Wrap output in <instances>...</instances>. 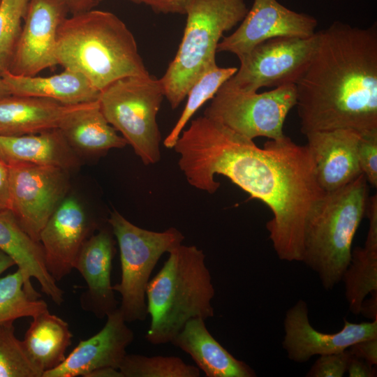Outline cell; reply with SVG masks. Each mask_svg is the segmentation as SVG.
<instances>
[{
    "label": "cell",
    "instance_id": "83f0119b",
    "mask_svg": "<svg viewBox=\"0 0 377 377\" xmlns=\"http://www.w3.org/2000/svg\"><path fill=\"white\" fill-rule=\"evenodd\" d=\"M21 271L0 278V325L13 324L24 317L34 318L48 310L44 300L31 297L24 288Z\"/></svg>",
    "mask_w": 377,
    "mask_h": 377
},
{
    "label": "cell",
    "instance_id": "f546056e",
    "mask_svg": "<svg viewBox=\"0 0 377 377\" xmlns=\"http://www.w3.org/2000/svg\"><path fill=\"white\" fill-rule=\"evenodd\" d=\"M13 324L0 325V377H43Z\"/></svg>",
    "mask_w": 377,
    "mask_h": 377
},
{
    "label": "cell",
    "instance_id": "277c9868",
    "mask_svg": "<svg viewBox=\"0 0 377 377\" xmlns=\"http://www.w3.org/2000/svg\"><path fill=\"white\" fill-rule=\"evenodd\" d=\"M168 253L146 290L151 321L145 339L153 345L170 343L192 318L214 315L215 290L203 251L182 244Z\"/></svg>",
    "mask_w": 377,
    "mask_h": 377
},
{
    "label": "cell",
    "instance_id": "74e56055",
    "mask_svg": "<svg viewBox=\"0 0 377 377\" xmlns=\"http://www.w3.org/2000/svg\"><path fill=\"white\" fill-rule=\"evenodd\" d=\"M10 209V172L8 165L0 159V212Z\"/></svg>",
    "mask_w": 377,
    "mask_h": 377
},
{
    "label": "cell",
    "instance_id": "60d3db41",
    "mask_svg": "<svg viewBox=\"0 0 377 377\" xmlns=\"http://www.w3.org/2000/svg\"><path fill=\"white\" fill-rule=\"evenodd\" d=\"M87 377H123V375L118 369L103 367L92 371Z\"/></svg>",
    "mask_w": 377,
    "mask_h": 377
},
{
    "label": "cell",
    "instance_id": "7c38bea8",
    "mask_svg": "<svg viewBox=\"0 0 377 377\" xmlns=\"http://www.w3.org/2000/svg\"><path fill=\"white\" fill-rule=\"evenodd\" d=\"M66 0H29L9 71L34 76L57 65L58 31L67 18Z\"/></svg>",
    "mask_w": 377,
    "mask_h": 377
},
{
    "label": "cell",
    "instance_id": "2e32d148",
    "mask_svg": "<svg viewBox=\"0 0 377 377\" xmlns=\"http://www.w3.org/2000/svg\"><path fill=\"white\" fill-rule=\"evenodd\" d=\"M103 327L77 346L57 367L43 373V377H87L103 368H119L126 349L134 340V332L127 325L119 308L106 316Z\"/></svg>",
    "mask_w": 377,
    "mask_h": 377
},
{
    "label": "cell",
    "instance_id": "52a82bcc",
    "mask_svg": "<svg viewBox=\"0 0 377 377\" xmlns=\"http://www.w3.org/2000/svg\"><path fill=\"white\" fill-rule=\"evenodd\" d=\"M164 97L161 79L149 73L119 78L100 91V108L107 121L146 165L161 158L156 116Z\"/></svg>",
    "mask_w": 377,
    "mask_h": 377
},
{
    "label": "cell",
    "instance_id": "e575fe53",
    "mask_svg": "<svg viewBox=\"0 0 377 377\" xmlns=\"http://www.w3.org/2000/svg\"><path fill=\"white\" fill-rule=\"evenodd\" d=\"M348 350L352 355L372 365L377 364V337L358 341L351 345Z\"/></svg>",
    "mask_w": 377,
    "mask_h": 377
},
{
    "label": "cell",
    "instance_id": "e0dca14e",
    "mask_svg": "<svg viewBox=\"0 0 377 377\" xmlns=\"http://www.w3.org/2000/svg\"><path fill=\"white\" fill-rule=\"evenodd\" d=\"M114 240L110 225L101 229L84 244L74 266L87 284V290L80 295L81 307L98 319L119 308L111 283Z\"/></svg>",
    "mask_w": 377,
    "mask_h": 377
},
{
    "label": "cell",
    "instance_id": "5b68a950",
    "mask_svg": "<svg viewBox=\"0 0 377 377\" xmlns=\"http://www.w3.org/2000/svg\"><path fill=\"white\" fill-rule=\"evenodd\" d=\"M369 198L368 182L362 173L347 185L325 193L307 223L302 262L318 274L326 290L341 281L349 265Z\"/></svg>",
    "mask_w": 377,
    "mask_h": 377
},
{
    "label": "cell",
    "instance_id": "7a4b0ae2",
    "mask_svg": "<svg viewBox=\"0 0 377 377\" xmlns=\"http://www.w3.org/2000/svg\"><path fill=\"white\" fill-rule=\"evenodd\" d=\"M300 131H377V26L335 21L318 31L311 61L295 84Z\"/></svg>",
    "mask_w": 377,
    "mask_h": 377
},
{
    "label": "cell",
    "instance_id": "6da1fadb",
    "mask_svg": "<svg viewBox=\"0 0 377 377\" xmlns=\"http://www.w3.org/2000/svg\"><path fill=\"white\" fill-rule=\"evenodd\" d=\"M182 133L174 148L188 183L212 194L220 186L215 174L229 178L272 212L266 227L278 258L302 262L307 223L325 193L306 145L284 135L260 148L204 115Z\"/></svg>",
    "mask_w": 377,
    "mask_h": 377
},
{
    "label": "cell",
    "instance_id": "8992f818",
    "mask_svg": "<svg viewBox=\"0 0 377 377\" xmlns=\"http://www.w3.org/2000/svg\"><path fill=\"white\" fill-rule=\"evenodd\" d=\"M248 10L244 0H188L182 39L161 78L172 109L180 105L205 73L217 66L221 38L242 21Z\"/></svg>",
    "mask_w": 377,
    "mask_h": 377
},
{
    "label": "cell",
    "instance_id": "f1b7e54d",
    "mask_svg": "<svg viewBox=\"0 0 377 377\" xmlns=\"http://www.w3.org/2000/svg\"><path fill=\"white\" fill-rule=\"evenodd\" d=\"M123 377H199L196 366L186 364L179 357L126 354L119 368Z\"/></svg>",
    "mask_w": 377,
    "mask_h": 377
},
{
    "label": "cell",
    "instance_id": "44dd1931",
    "mask_svg": "<svg viewBox=\"0 0 377 377\" xmlns=\"http://www.w3.org/2000/svg\"><path fill=\"white\" fill-rule=\"evenodd\" d=\"M83 104L66 105L32 96L1 98L0 135L18 136L59 128L65 118Z\"/></svg>",
    "mask_w": 377,
    "mask_h": 377
},
{
    "label": "cell",
    "instance_id": "cb8c5ba5",
    "mask_svg": "<svg viewBox=\"0 0 377 377\" xmlns=\"http://www.w3.org/2000/svg\"><path fill=\"white\" fill-rule=\"evenodd\" d=\"M59 129L77 154H95L128 144L107 121L98 100L84 103L72 112Z\"/></svg>",
    "mask_w": 377,
    "mask_h": 377
},
{
    "label": "cell",
    "instance_id": "30bf717a",
    "mask_svg": "<svg viewBox=\"0 0 377 377\" xmlns=\"http://www.w3.org/2000/svg\"><path fill=\"white\" fill-rule=\"evenodd\" d=\"M317 43L318 31L308 38L283 36L267 40L238 57L239 68L230 80L246 91L295 85L306 71Z\"/></svg>",
    "mask_w": 377,
    "mask_h": 377
},
{
    "label": "cell",
    "instance_id": "ee69618b",
    "mask_svg": "<svg viewBox=\"0 0 377 377\" xmlns=\"http://www.w3.org/2000/svg\"><path fill=\"white\" fill-rule=\"evenodd\" d=\"M96 1H97L98 2H99V1H102V0H96Z\"/></svg>",
    "mask_w": 377,
    "mask_h": 377
},
{
    "label": "cell",
    "instance_id": "7bdbcfd3",
    "mask_svg": "<svg viewBox=\"0 0 377 377\" xmlns=\"http://www.w3.org/2000/svg\"><path fill=\"white\" fill-rule=\"evenodd\" d=\"M10 93L3 79L1 71H0V98L10 96Z\"/></svg>",
    "mask_w": 377,
    "mask_h": 377
},
{
    "label": "cell",
    "instance_id": "d6986e66",
    "mask_svg": "<svg viewBox=\"0 0 377 377\" xmlns=\"http://www.w3.org/2000/svg\"><path fill=\"white\" fill-rule=\"evenodd\" d=\"M0 249L13 260L21 271L24 288L31 297H40L31 285V279L34 278L42 292L55 304L60 305L64 302V291L47 269L40 242L23 230L10 209L0 212Z\"/></svg>",
    "mask_w": 377,
    "mask_h": 377
},
{
    "label": "cell",
    "instance_id": "ab89813d",
    "mask_svg": "<svg viewBox=\"0 0 377 377\" xmlns=\"http://www.w3.org/2000/svg\"><path fill=\"white\" fill-rule=\"evenodd\" d=\"M69 11L73 15L92 9L98 2L96 0H66Z\"/></svg>",
    "mask_w": 377,
    "mask_h": 377
},
{
    "label": "cell",
    "instance_id": "484cf974",
    "mask_svg": "<svg viewBox=\"0 0 377 377\" xmlns=\"http://www.w3.org/2000/svg\"><path fill=\"white\" fill-rule=\"evenodd\" d=\"M341 281L350 311L360 315L364 300L377 291V250L365 246L352 249L350 260Z\"/></svg>",
    "mask_w": 377,
    "mask_h": 377
},
{
    "label": "cell",
    "instance_id": "8d00e7d4",
    "mask_svg": "<svg viewBox=\"0 0 377 377\" xmlns=\"http://www.w3.org/2000/svg\"><path fill=\"white\" fill-rule=\"evenodd\" d=\"M347 373L349 377H376V369L374 365L350 353Z\"/></svg>",
    "mask_w": 377,
    "mask_h": 377
},
{
    "label": "cell",
    "instance_id": "ffe728a7",
    "mask_svg": "<svg viewBox=\"0 0 377 377\" xmlns=\"http://www.w3.org/2000/svg\"><path fill=\"white\" fill-rule=\"evenodd\" d=\"M189 355L207 377H256L246 362L237 360L208 331L205 320H189L170 342Z\"/></svg>",
    "mask_w": 377,
    "mask_h": 377
},
{
    "label": "cell",
    "instance_id": "d6a6232c",
    "mask_svg": "<svg viewBox=\"0 0 377 377\" xmlns=\"http://www.w3.org/2000/svg\"><path fill=\"white\" fill-rule=\"evenodd\" d=\"M350 357L348 349L320 355L306 373L307 377H343L347 372Z\"/></svg>",
    "mask_w": 377,
    "mask_h": 377
},
{
    "label": "cell",
    "instance_id": "f35d334b",
    "mask_svg": "<svg viewBox=\"0 0 377 377\" xmlns=\"http://www.w3.org/2000/svg\"><path fill=\"white\" fill-rule=\"evenodd\" d=\"M369 299L364 300L360 307V314L371 321L377 319V291L372 292Z\"/></svg>",
    "mask_w": 377,
    "mask_h": 377
},
{
    "label": "cell",
    "instance_id": "ba28073f",
    "mask_svg": "<svg viewBox=\"0 0 377 377\" xmlns=\"http://www.w3.org/2000/svg\"><path fill=\"white\" fill-rule=\"evenodd\" d=\"M120 253L121 281L112 286L121 295L119 309L127 323L143 321L148 316L146 290L161 257L182 244V233L175 228L163 232L141 228L117 211L108 220Z\"/></svg>",
    "mask_w": 377,
    "mask_h": 377
},
{
    "label": "cell",
    "instance_id": "4dcf8cb0",
    "mask_svg": "<svg viewBox=\"0 0 377 377\" xmlns=\"http://www.w3.org/2000/svg\"><path fill=\"white\" fill-rule=\"evenodd\" d=\"M29 0H0V71L9 70Z\"/></svg>",
    "mask_w": 377,
    "mask_h": 377
},
{
    "label": "cell",
    "instance_id": "d4e9b609",
    "mask_svg": "<svg viewBox=\"0 0 377 377\" xmlns=\"http://www.w3.org/2000/svg\"><path fill=\"white\" fill-rule=\"evenodd\" d=\"M32 318L22 342L31 360L45 373L64 361L73 334L67 322L48 310Z\"/></svg>",
    "mask_w": 377,
    "mask_h": 377
},
{
    "label": "cell",
    "instance_id": "7402d4cb",
    "mask_svg": "<svg viewBox=\"0 0 377 377\" xmlns=\"http://www.w3.org/2000/svg\"><path fill=\"white\" fill-rule=\"evenodd\" d=\"M0 159L8 165L24 163L68 172L80 165L77 154L59 128L18 136L0 135Z\"/></svg>",
    "mask_w": 377,
    "mask_h": 377
},
{
    "label": "cell",
    "instance_id": "9a60e30c",
    "mask_svg": "<svg viewBox=\"0 0 377 377\" xmlns=\"http://www.w3.org/2000/svg\"><path fill=\"white\" fill-rule=\"evenodd\" d=\"M96 228L75 198H64L58 205L39 237L47 269L56 281L72 272L82 246Z\"/></svg>",
    "mask_w": 377,
    "mask_h": 377
},
{
    "label": "cell",
    "instance_id": "836d02e7",
    "mask_svg": "<svg viewBox=\"0 0 377 377\" xmlns=\"http://www.w3.org/2000/svg\"><path fill=\"white\" fill-rule=\"evenodd\" d=\"M136 4H145L154 12L163 14L185 15L188 0H128Z\"/></svg>",
    "mask_w": 377,
    "mask_h": 377
},
{
    "label": "cell",
    "instance_id": "603a6c76",
    "mask_svg": "<svg viewBox=\"0 0 377 377\" xmlns=\"http://www.w3.org/2000/svg\"><path fill=\"white\" fill-rule=\"evenodd\" d=\"M11 95L52 100L66 105H78L98 100L100 91L82 74L68 69L47 77L24 76L1 71Z\"/></svg>",
    "mask_w": 377,
    "mask_h": 377
},
{
    "label": "cell",
    "instance_id": "9c48e42d",
    "mask_svg": "<svg viewBox=\"0 0 377 377\" xmlns=\"http://www.w3.org/2000/svg\"><path fill=\"white\" fill-rule=\"evenodd\" d=\"M296 103L294 84L258 94L244 91L228 79L212 98L204 116L251 140H276L285 135V119Z\"/></svg>",
    "mask_w": 377,
    "mask_h": 377
},
{
    "label": "cell",
    "instance_id": "5bb4252c",
    "mask_svg": "<svg viewBox=\"0 0 377 377\" xmlns=\"http://www.w3.org/2000/svg\"><path fill=\"white\" fill-rule=\"evenodd\" d=\"M343 321L340 331L332 334L321 332L310 323L307 303L298 300L287 310L283 320L282 347L288 359L304 363L314 355L339 353L358 341L377 337V319L360 323L346 319Z\"/></svg>",
    "mask_w": 377,
    "mask_h": 377
},
{
    "label": "cell",
    "instance_id": "3957f363",
    "mask_svg": "<svg viewBox=\"0 0 377 377\" xmlns=\"http://www.w3.org/2000/svg\"><path fill=\"white\" fill-rule=\"evenodd\" d=\"M56 58L99 91L127 76L149 73L126 24L111 12L89 10L67 17L59 29Z\"/></svg>",
    "mask_w": 377,
    "mask_h": 377
},
{
    "label": "cell",
    "instance_id": "4fadbf2b",
    "mask_svg": "<svg viewBox=\"0 0 377 377\" xmlns=\"http://www.w3.org/2000/svg\"><path fill=\"white\" fill-rule=\"evenodd\" d=\"M317 24L314 17L292 10L277 0H253L239 27L222 38L216 52H228L239 57L271 38L311 37L316 33Z\"/></svg>",
    "mask_w": 377,
    "mask_h": 377
},
{
    "label": "cell",
    "instance_id": "8fae6325",
    "mask_svg": "<svg viewBox=\"0 0 377 377\" xmlns=\"http://www.w3.org/2000/svg\"><path fill=\"white\" fill-rule=\"evenodd\" d=\"M8 165L10 210L23 230L39 242L42 229L67 193L68 171L24 163Z\"/></svg>",
    "mask_w": 377,
    "mask_h": 377
},
{
    "label": "cell",
    "instance_id": "ac0fdd59",
    "mask_svg": "<svg viewBox=\"0 0 377 377\" xmlns=\"http://www.w3.org/2000/svg\"><path fill=\"white\" fill-rule=\"evenodd\" d=\"M305 135L318 183L325 193L347 185L362 173L357 157L360 132L339 128Z\"/></svg>",
    "mask_w": 377,
    "mask_h": 377
},
{
    "label": "cell",
    "instance_id": "d590c367",
    "mask_svg": "<svg viewBox=\"0 0 377 377\" xmlns=\"http://www.w3.org/2000/svg\"><path fill=\"white\" fill-rule=\"evenodd\" d=\"M366 215L369 225L364 246L372 250H377V195L369 198Z\"/></svg>",
    "mask_w": 377,
    "mask_h": 377
},
{
    "label": "cell",
    "instance_id": "b9f144b4",
    "mask_svg": "<svg viewBox=\"0 0 377 377\" xmlns=\"http://www.w3.org/2000/svg\"><path fill=\"white\" fill-rule=\"evenodd\" d=\"M13 265H15L13 260L0 249V275Z\"/></svg>",
    "mask_w": 377,
    "mask_h": 377
},
{
    "label": "cell",
    "instance_id": "1f68e13d",
    "mask_svg": "<svg viewBox=\"0 0 377 377\" xmlns=\"http://www.w3.org/2000/svg\"><path fill=\"white\" fill-rule=\"evenodd\" d=\"M360 170L368 184L377 187V131L360 133L357 149Z\"/></svg>",
    "mask_w": 377,
    "mask_h": 377
},
{
    "label": "cell",
    "instance_id": "4316f807",
    "mask_svg": "<svg viewBox=\"0 0 377 377\" xmlns=\"http://www.w3.org/2000/svg\"><path fill=\"white\" fill-rule=\"evenodd\" d=\"M236 67L218 66L205 73L191 87L187 94V101L175 126L165 138L163 145L173 148L185 126L196 111L208 100L212 99L221 86L237 71Z\"/></svg>",
    "mask_w": 377,
    "mask_h": 377
}]
</instances>
